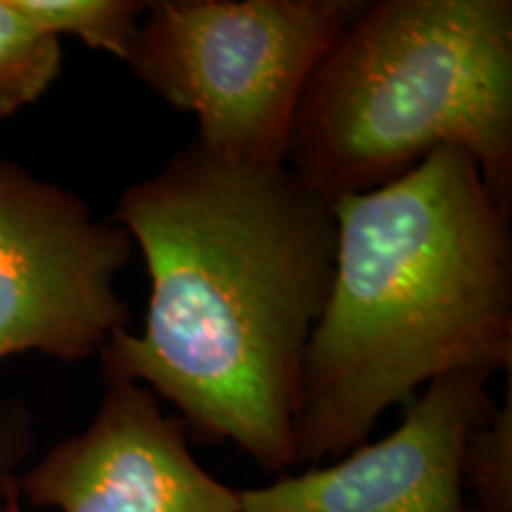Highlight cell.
Returning a JSON list of instances; mask_svg holds the SVG:
<instances>
[{
  "mask_svg": "<svg viewBox=\"0 0 512 512\" xmlns=\"http://www.w3.org/2000/svg\"><path fill=\"white\" fill-rule=\"evenodd\" d=\"M112 221L145 256L150 304L140 335L100 351L105 382L150 389L197 439L230 441L261 470L294 467L304 356L335 275L332 202L287 164L195 140L128 185Z\"/></svg>",
  "mask_w": 512,
  "mask_h": 512,
  "instance_id": "obj_1",
  "label": "cell"
},
{
  "mask_svg": "<svg viewBox=\"0 0 512 512\" xmlns=\"http://www.w3.org/2000/svg\"><path fill=\"white\" fill-rule=\"evenodd\" d=\"M335 275L304 356L294 467L363 446L422 384L512 368V211L463 150L332 202Z\"/></svg>",
  "mask_w": 512,
  "mask_h": 512,
  "instance_id": "obj_2",
  "label": "cell"
},
{
  "mask_svg": "<svg viewBox=\"0 0 512 512\" xmlns=\"http://www.w3.org/2000/svg\"><path fill=\"white\" fill-rule=\"evenodd\" d=\"M444 147L475 157L512 211V3H363L306 83L287 166L337 202Z\"/></svg>",
  "mask_w": 512,
  "mask_h": 512,
  "instance_id": "obj_3",
  "label": "cell"
},
{
  "mask_svg": "<svg viewBox=\"0 0 512 512\" xmlns=\"http://www.w3.org/2000/svg\"><path fill=\"white\" fill-rule=\"evenodd\" d=\"M361 0H152L128 67L200 121L197 143L285 166L306 83Z\"/></svg>",
  "mask_w": 512,
  "mask_h": 512,
  "instance_id": "obj_4",
  "label": "cell"
},
{
  "mask_svg": "<svg viewBox=\"0 0 512 512\" xmlns=\"http://www.w3.org/2000/svg\"><path fill=\"white\" fill-rule=\"evenodd\" d=\"M131 254L119 223L0 159V361L29 351L67 363L100 354L128 330L114 280Z\"/></svg>",
  "mask_w": 512,
  "mask_h": 512,
  "instance_id": "obj_5",
  "label": "cell"
},
{
  "mask_svg": "<svg viewBox=\"0 0 512 512\" xmlns=\"http://www.w3.org/2000/svg\"><path fill=\"white\" fill-rule=\"evenodd\" d=\"M3 512H242L240 489L192 456L150 389L107 384L91 425L8 486Z\"/></svg>",
  "mask_w": 512,
  "mask_h": 512,
  "instance_id": "obj_6",
  "label": "cell"
},
{
  "mask_svg": "<svg viewBox=\"0 0 512 512\" xmlns=\"http://www.w3.org/2000/svg\"><path fill=\"white\" fill-rule=\"evenodd\" d=\"M491 375H441L401 425L332 465L240 489L242 512H470L463 458L470 434L496 411Z\"/></svg>",
  "mask_w": 512,
  "mask_h": 512,
  "instance_id": "obj_7",
  "label": "cell"
},
{
  "mask_svg": "<svg viewBox=\"0 0 512 512\" xmlns=\"http://www.w3.org/2000/svg\"><path fill=\"white\" fill-rule=\"evenodd\" d=\"M60 69V38L36 27L15 0H0V117L36 102Z\"/></svg>",
  "mask_w": 512,
  "mask_h": 512,
  "instance_id": "obj_8",
  "label": "cell"
},
{
  "mask_svg": "<svg viewBox=\"0 0 512 512\" xmlns=\"http://www.w3.org/2000/svg\"><path fill=\"white\" fill-rule=\"evenodd\" d=\"M36 27L53 36H74L88 48L128 62L147 0H15Z\"/></svg>",
  "mask_w": 512,
  "mask_h": 512,
  "instance_id": "obj_9",
  "label": "cell"
},
{
  "mask_svg": "<svg viewBox=\"0 0 512 512\" xmlns=\"http://www.w3.org/2000/svg\"><path fill=\"white\" fill-rule=\"evenodd\" d=\"M465 491L477 512H512V396L470 434L463 458Z\"/></svg>",
  "mask_w": 512,
  "mask_h": 512,
  "instance_id": "obj_10",
  "label": "cell"
},
{
  "mask_svg": "<svg viewBox=\"0 0 512 512\" xmlns=\"http://www.w3.org/2000/svg\"><path fill=\"white\" fill-rule=\"evenodd\" d=\"M12 484V479L5 475L3 463H0V512L5 510V494H8V486Z\"/></svg>",
  "mask_w": 512,
  "mask_h": 512,
  "instance_id": "obj_11",
  "label": "cell"
},
{
  "mask_svg": "<svg viewBox=\"0 0 512 512\" xmlns=\"http://www.w3.org/2000/svg\"><path fill=\"white\" fill-rule=\"evenodd\" d=\"M470 512H477V510H475V508H470Z\"/></svg>",
  "mask_w": 512,
  "mask_h": 512,
  "instance_id": "obj_12",
  "label": "cell"
}]
</instances>
